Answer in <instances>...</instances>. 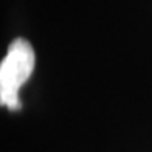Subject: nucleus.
Segmentation results:
<instances>
[{"instance_id": "f257e3e1", "label": "nucleus", "mask_w": 152, "mask_h": 152, "mask_svg": "<svg viewBox=\"0 0 152 152\" xmlns=\"http://www.w3.org/2000/svg\"><path fill=\"white\" fill-rule=\"evenodd\" d=\"M34 70V50L22 37L11 42L0 64V102L10 110L20 109L19 90Z\"/></svg>"}]
</instances>
